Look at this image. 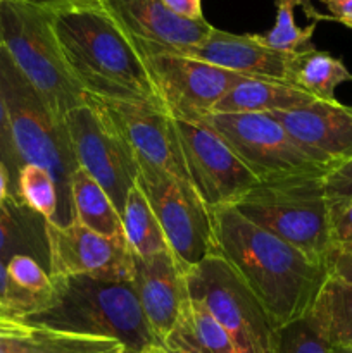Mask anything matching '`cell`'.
I'll use <instances>...</instances> for the list:
<instances>
[{"label":"cell","instance_id":"cell-17","mask_svg":"<svg viewBox=\"0 0 352 353\" xmlns=\"http://www.w3.org/2000/svg\"><path fill=\"white\" fill-rule=\"evenodd\" d=\"M130 40L179 50L206 40L214 26L204 19H185L162 0H99Z\"/></svg>","mask_w":352,"mask_h":353},{"label":"cell","instance_id":"cell-19","mask_svg":"<svg viewBox=\"0 0 352 353\" xmlns=\"http://www.w3.org/2000/svg\"><path fill=\"white\" fill-rule=\"evenodd\" d=\"M123 343L106 336L64 333L0 316V353H124Z\"/></svg>","mask_w":352,"mask_h":353},{"label":"cell","instance_id":"cell-45","mask_svg":"<svg viewBox=\"0 0 352 353\" xmlns=\"http://www.w3.org/2000/svg\"><path fill=\"white\" fill-rule=\"evenodd\" d=\"M347 353H352V352H347Z\"/></svg>","mask_w":352,"mask_h":353},{"label":"cell","instance_id":"cell-36","mask_svg":"<svg viewBox=\"0 0 352 353\" xmlns=\"http://www.w3.org/2000/svg\"><path fill=\"white\" fill-rule=\"evenodd\" d=\"M324 6L330 10V16H323V14L314 10V19H331L338 21V23L345 24V26L352 28V0H321Z\"/></svg>","mask_w":352,"mask_h":353},{"label":"cell","instance_id":"cell-27","mask_svg":"<svg viewBox=\"0 0 352 353\" xmlns=\"http://www.w3.org/2000/svg\"><path fill=\"white\" fill-rule=\"evenodd\" d=\"M295 6H302V0H276L275 26L264 34H255L264 47L290 55L314 48L313 33L316 23H311L306 28L297 26L293 17Z\"/></svg>","mask_w":352,"mask_h":353},{"label":"cell","instance_id":"cell-13","mask_svg":"<svg viewBox=\"0 0 352 353\" xmlns=\"http://www.w3.org/2000/svg\"><path fill=\"white\" fill-rule=\"evenodd\" d=\"M48 274L52 278L88 276L110 281H131L133 252L126 238H107L83 226L78 219L66 224L45 221Z\"/></svg>","mask_w":352,"mask_h":353},{"label":"cell","instance_id":"cell-32","mask_svg":"<svg viewBox=\"0 0 352 353\" xmlns=\"http://www.w3.org/2000/svg\"><path fill=\"white\" fill-rule=\"evenodd\" d=\"M0 162H2L7 168V171H9L10 179H12L14 195H16L17 199V176H19V169L23 168V162H21L16 143H14L9 114H7L6 103H3L2 97H0Z\"/></svg>","mask_w":352,"mask_h":353},{"label":"cell","instance_id":"cell-6","mask_svg":"<svg viewBox=\"0 0 352 353\" xmlns=\"http://www.w3.org/2000/svg\"><path fill=\"white\" fill-rule=\"evenodd\" d=\"M0 40L52 116L64 124V117L85 102L86 93L66 65L52 14L21 0H0Z\"/></svg>","mask_w":352,"mask_h":353},{"label":"cell","instance_id":"cell-31","mask_svg":"<svg viewBox=\"0 0 352 353\" xmlns=\"http://www.w3.org/2000/svg\"><path fill=\"white\" fill-rule=\"evenodd\" d=\"M43 300L45 299H38V296H33L16 288L10 283L6 264L0 261V309L7 316L19 317V319L30 316V314L37 312L40 309Z\"/></svg>","mask_w":352,"mask_h":353},{"label":"cell","instance_id":"cell-7","mask_svg":"<svg viewBox=\"0 0 352 353\" xmlns=\"http://www.w3.org/2000/svg\"><path fill=\"white\" fill-rule=\"evenodd\" d=\"M186 288L228 331L238 353H273L280 330L223 255H211L190 269Z\"/></svg>","mask_w":352,"mask_h":353},{"label":"cell","instance_id":"cell-42","mask_svg":"<svg viewBox=\"0 0 352 353\" xmlns=\"http://www.w3.org/2000/svg\"><path fill=\"white\" fill-rule=\"evenodd\" d=\"M166 353H176V352H169V350H166Z\"/></svg>","mask_w":352,"mask_h":353},{"label":"cell","instance_id":"cell-33","mask_svg":"<svg viewBox=\"0 0 352 353\" xmlns=\"http://www.w3.org/2000/svg\"><path fill=\"white\" fill-rule=\"evenodd\" d=\"M324 193H326L330 209H335L340 203L352 199V159L344 164L337 165L326 172L323 178Z\"/></svg>","mask_w":352,"mask_h":353},{"label":"cell","instance_id":"cell-21","mask_svg":"<svg viewBox=\"0 0 352 353\" xmlns=\"http://www.w3.org/2000/svg\"><path fill=\"white\" fill-rule=\"evenodd\" d=\"M164 347L176 353H238L228 331L192 299L183 307Z\"/></svg>","mask_w":352,"mask_h":353},{"label":"cell","instance_id":"cell-38","mask_svg":"<svg viewBox=\"0 0 352 353\" xmlns=\"http://www.w3.org/2000/svg\"><path fill=\"white\" fill-rule=\"evenodd\" d=\"M21 2L37 6V7H40V9L47 10V12H54V10L64 9V7H69V6H75V3L92 2V0H21Z\"/></svg>","mask_w":352,"mask_h":353},{"label":"cell","instance_id":"cell-22","mask_svg":"<svg viewBox=\"0 0 352 353\" xmlns=\"http://www.w3.org/2000/svg\"><path fill=\"white\" fill-rule=\"evenodd\" d=\"M14 255H31L48 269L45 221L12 196L0 207V261Z\"/></svg>","mask_w":352,"mask_h":353},{"label":"cell","instance_id":"cell-29","mask_svg":"<svg viewBox=\"0 0 352 353\" xmlns=\"http://www.w3.org/2000/svg\"><path fill=\"white\" fill-rule=\"evenodd\" d=\"M10 283L21 292L38 299H47L52 292V278L48 269L31 255H14L6 264Z\"/></svg>","mask_w":352,"mask_h":353},{"label":"cell","instance_id":"cell-20","mask_svg":"<svg viewBox=\"0 0 352 353\" xmlns=\"http://www.w3.org/2000/svg\"><path fill=\"white\" fill-rule=\"evenodd\" d=\"M316 97L302 92L286 81L268 78H242L235 83L213 112L271 114L307 105Z\"/></svg>","mask_w":352,"mask_h":353},{"label":"cell","instance_id":"cell-14","mask_svg":"<svg viewBox=\"0 0 352 353\" xmlns=\"http://www.w3.org/2000/svg\"><path fill=\"white\" fill-rule=\"evenodd\" d=\"M100 100L113 114L137 161L190 183L173 117L159 100Z\"/></svg>","mask_w":352,"mask_h":353},{"label":"cell","instance_id":"cell-39","mask_svg":"<svg viewBox=\"0 0 352 353\" xmlns=\"http://www.w3.org/2000/svg\"><path fill=\"white\" fill-rule=\"evenodd\" d=\"M16 199L14 195V186H12V179H10L9 171H7L6 165L0 162V207L7 202L9 199Z\"/></svg>","mask_w":352,"mask_h":353},{"label":"cell","instance_id":"cell-25","mask_svg":"<svg viewBox=\"0 0 352 353\" xmlns=\"http://www.w3.org/2000/svg\"><path fill=\"white\" fill-rule=\"evenodd\" d=\"M352 81L340 59L317 48L293 54L289 65V83L320 100H337L335 90Z\"/></svg>","mask_w":352,"mask_h":353},{"label":"cell","instance_id":"cell-37","mask_svg":"<svg viewBox=\"0 0 352 353\" xmlns=\"http://www.w3.org/2000/svg\"><path fill=\"white\" fill-rule=\"evenodd\" d=\"M171 12L185 17V19H204L202 0H162Z\"/></svg>","mask_w":352,"mask_h":353},{"label":"cell","instance_id":"cell-11","mask_svg":"<svg viewBox=\"0 0 352 353\" xmlns=\"http://www.w3.org/2000/svg\"><path fill=\"white\" fill-rule=\"evenodd\" d=\"M138 162V183L157 217L166 241L186 272L217 252L213 212L190 183L147 162Z\"/></svg>","mask_w":352,"mask_h":353},{"label":"cell","instance_id":"cell-30","mask_svg":"<svg viewBox=\"0 0 352 353\" xmlns=\"http://www.w3.org/2000/svg\"><path fill=\"white\" fill-rule=\"evenodd\" d=\"M273 353H333L317 333L309 316L282 327Z\"/></svg>","mask_w":352,"mask_h":353},{"label":"cell","instance_id":"cell-10","mask_svg":"<svg viewBox=\"0 0 352 353\" xmlns=\"http://www.w3.org/2000/svg\"><path fill=\"white\" fill-rule=\"evenodd\" d=\"M150 78L155 95L173 119L200 123L224 93L245 76L169 48L131 40Z\"/></svg>","mask_w":352,"mask_h":353},{"label":"cell","instance_id":"cell-15","mask_svg":"<svg viewBox=\"0 0 352 353\" xmlns=\"http://www.w3.org/2000/svg\"><path fill=\"white\" fill-rule=\"evenodd\" d=\"M269 116L328 168L333 169L352 159V107L338 100L314 99L299 109Z\"/></svg>","mask_w":352,"mask_h":353},{"label":"cell","instance_id":"cell-5","mask_svg":"<svg viewBox=\"0 0 352 353\" xmlns=\"http://www.w3.org/2000/svg\"><path fill=\"white\" fill-rule=\"evenodd\" d=\"M0 97L21 162L47 169L59 190V224L72 219L69 181L78 169L64 124L59 123L40 93L24 78L7 48L0 45Z\"/></svg>","mask_w":352,"mask_h":353},{"label":"cell","instance_id":"cell-4","mask_svg":"<svg viewBox=\"0 0 352 353\" xmlns=\"http://www.w3.org/2000/svg\"><path fill=\"white\" fill-rule=\"evenodd\" d=\"M323 178L324 174H297L259 181L233 207L311 261L328 265L335 247Z\"/></svg>","mask_w":352,"mask_h":353},{"label":"cell","instance_id":"cell-18","mask_svg":"<svg viewBox=\"0 0 352 353\" xmlns=\"http://www.w3.org/2000/svg\"><path fill=\"white\" fill-rule=\"evenodd\" d=\"M173 52L247 78H268L289 83L292 55L264 47L255 34H235L213 28L209 37L199 45Z\"/></svg>","mask_w":352,"mask_h":353},{"label":"cell","instance_id":"cell-24","mask_svg":"<svg viewBox=\"0 0 352 353\" xmlns=\"http://www.w3.org/2000/svg\"><path fill=\"white\" fill-rule=\"evenodd\" d=\"M72 219L83 226L107 238H126L121 212L116 209L102 186L85 171L78 168L69 181Z\"/></svg>","mask_w":352,"mask_h":353},{"label":"cell","instance_id":"cell-8","mask_svg":"<svg viewBox=\"0 0 352 353\" xmlns=\"http://www.w3.org/2000/svg\"><path fill=\"white\" fill-rule=\"evenodd\" d=\"M64 128L76 165L102 186L121 212L138 179V162L113 114L86 93L85 102L64 117Z\"/></svg>","mask_w":352,"mask_h":353},{"label":"cell","instance_id":"cell-1","mask_svg":"<svg viewBox=\"0 0 352 353\" xmlns=\"http://www.w3.org/2000/svg\"><path fill=\"white\" fill-rule=\"evenodd\" d=\"M217 252L264 305L278 330L309 316L330 276L295 247L245 219L235 207L213 210Z\"/></svg>","mask_w":352,"mask_h":353},{"label":"cell","instance_id":"cell-40","mask_svg":"<svg viewBox=\"0 0 352 353\" xmlns=\"http://www.w3.org/2000/svg\"><path fill=\"white\" fill-rule=\"evenodd\" d=\"M302 7H304V9H306V12H307V14H309L311 10H313V7H311L309 0H302Z\"/></svg>","mask_w":352,"mask_h":353},{"label":"cell","instance_id":"cell-41","mask_svg":"<svg viewBox=\"0 0 352 353\" xmlns=\"http://www.w3.org/2000/svg\"><path fill=\"white\" fill-rule=\"evenodd\" d=\"M0 316H7V314H6V312H3V310H2V309H0Z\"/></svg>","mask_w":352,"mask_h":353},{"label":"cell","instance_id":"cell-12","mask_svg":"<svg viewBox=\"0 0 352 353\" xmlns=\"http://www.w3.org/2000/svg\"><path fill=\"white\" fill-rule=\"evenodd\" d=\"M190 185L213 212L233 207L259 183L237 154L202 123L173 119Z\"/></svg>","mask_w":352,"mask_h":353},{"label":"cell","instance_id":"cell-43","mask_svg":"<svg viewBox=\"0 0 352 353\" xmlns=\"http://www.w3.org/2000/svg\"><path fill=\"white\" fill-rule=\"evenodd\" d=\"M0 45H2V40H0Z\"/></svg>","mask_w":352,"mask_h":353},{"label":"cell","instance_id":"cell-3","mask_svg":"<svg viewBox=\"0 0 352 353\" xmlns=\"http://www.w3.org/2000/svg\"><path fill=\"white\" fill-rule=\"evenodd\" d=\"M21 319L64 333L113 338L130 353H166L130 281L52 278V292L40 309Z\"/></svg>","mask_w":352,"mask_h":353},{"label":"cell","instance_id":"cell-28","mask_svg":"<svg viewBox=\"0 0 352 353\" xmlns=\"http://www.w3.org/2000/svg\"><path fill=\"white\" fill-rule=\"evenodd\" d=\"M17 200L43 221L59 224V190L45 168L24 164L17 176Z\"/></svg>","mask_w":352,"mask_h":353},{"label":"cell","instance_id":"cell-23","mask_svg":"<svg viewBox=\"0 0 352 353\" xmlns=\"http://www.w3.org/2000/svg\"><path fill=\"white\" fill-rule=\"evenodd\" d=\"M309 317L331 352H352V283L328 276Z\"/></svg>","mask_w":352,"mask_h":353},{"label":"cell","instance_id":"cell-2","mask_svg":"<svg viewBox=\"0 0 352 353\" xmlns=\"http://www.w3.org/2000/svg\"><path fill=\"white\" fill-rule=\"evenodd\" d=\"M50 14L66 65L85 93L104 100H159L133 43L99 0Z\"/></svg>","mask_w":352,"mask_h":353},{"label":"cell","instance_id":"cell-35","mask_svg":"<svg viewBox=\"0 0 352 353\" xmlns=\"http://www.w3.org/2000/svg\"><path fill=\"white\" fill-rule=\"evenodd\" d=\"M328 271L333 278L352 283V245L335 248L328 261Z\"/></svg>","mask_w":352,"mask_h":353},{"label":"cell","instance_id":"cell-44","mask_svg":"<svg viewBox=\"0 0 352 353\" xmlns=\"http://www.w3.org/2000/svg\"><path fill=\"white\" fill-rule=\"evenodd\" d=\"M124 353H130V352H124Z\"/></svg>","mask_w":352,"mask_h":353},{"label":"cell","instance_id":"cell-9","mask_svg":"<svg viewBox=\"0 0 352 353\" xmlns=\"http://www.w3.org/2000/svg\"><path fill=\"white\" fill-rule=\"evenodd\" d=\"M214 131L259 181L297 174H326L331 171L297 143L269 114L211 112L200 121Z\"/></svg>","mask_w":352,"mask_h":353},{"label":"cell","instance_id":"cell-34","mask_svg":"<svg viewBox=\"0 0 352 353\" xmlns=\"http://www.w3.org/2000/svg\"><path fill=\"white\" fill-rule=\"evenodd\" d=\"M331 240L335 248L352 245V199L331 209Z\"/></svg>","mask_w":352,"mask_h":353},{"label":"cell","instance_id":"cell-26","mask_svg":"<svg viewBox=\"0 0 352 353\" xmlns=\"http://www.w3.org/2000/svg\"><path fill=\"white\" fill-rule=\"evenodd\" d=\"M121 219H123L124 236L135 255L150 257V255L169 250L161 224H159L138 179L128 193L126 202L121 210Z\"/></svg>","mask_w":352,"mask_h":353},{"label":"cell","instance_id":"cell-16","mask_svg":"<svg viewBox=\"0 0 352 353\" xmlns=\"http://www.w3.org/2000/svg\"><path fill=\"white\" fill-rule=\"evenodd\" d=\"M130 283L148 324L164 343L190 299L186 271L171 248L150 257L133 254Z\"/></svg>","mask_w":352,"mask_h":353}]
</instances>
